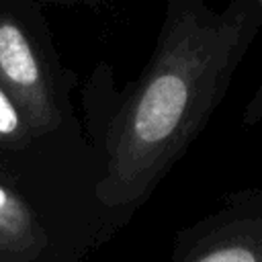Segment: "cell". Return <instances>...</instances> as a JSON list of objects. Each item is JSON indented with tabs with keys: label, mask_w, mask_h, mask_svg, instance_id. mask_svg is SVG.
Returning <instances> with one entry per match:
<instances>
[{
	"label": "cell",
	"mask_w": 262,
	"mask_h": 262,
	"mask_svg": "<svg viewBox=\"0 0 262 262\" xmlns=\"http://www.w3.org/2000/svg\"><path fill=\"white\" fill-rule=\"evenodd\" d=\"M242 123L252 127L256 123H262V78L252 94V98L248 100V104L244 106V113H242Z\"/></svg>",
	"instance_id": "cell-5"
},
{
	"label": "cell",
	"mask_w": 262,
	"mask_h": 262,
	"mask_svg": "<svg viewBox=\"0 0 262 262\" xmlns=\"http://www.w3.org/2000/svg\"><path fill=\"white\" fill-rule=\"evenodd\" d=\"M0 72L35 123L53 121V100L41 63L37 61L27 35L8 20L0 23Z\"/></svg>",
	"instance_id": "cell-3"
},
{
	"label": "cell",
	"mask_w": 262,
	"mask_h": 262,
	"mask_svg": "<svg viewBox=\"0 0 262 262\" xmlns=\"http://www.w3.org/2000/svg\"><path fill=\"white\" fill-rule=\"evenodd\" d=\"M23 217V213H20V209H18V205L14 207V201L10 199V194L4 190V188H0V223H8V219L10 217Z\"/></svg>",
	"instance_id": "cell-6"
},
{
	"label": "cell",
	"mask_w": 262,
	"mask_h": 262,
	"mask_svg": "<svg viewBox=\"0 0 262 262\" xmlns=\"http://www.w3.org/2000/svg\"><path fill=\"white\" fill-rule=\"evenodd\" d=\"M260 4H262V0H260Z\"/></svg>",
	"instance_id": "cell-7"
},
{
	"label": "cell",
	"mask_w": 262,
	"mask_h": 262,
	"mask_svg": "<svg viewBox=\"0 0 262 262\" xmlns=\"http://www.w3.org/2000/svg\"><path fill=\"white\" fill-rule=\"evenodd\" d=\"M18 125H20L18 111L14 108V104L10 102V98L0 88V135L14 133L18 129Z\"/></svg>",
	"instance_id": "cell-4"
},
{
	"label": "cell",
	"mask_w": 262,
	"mask_h": 262,
	"mask_svg": "<svg viewBox=\"0 0 262 262\" xmlns=\"http://www.w3.org/2000/svg\"><path fill=\"white\" fill-rule=\"evenodd\" d=\"M168 262H262V188L227 192L178 229Z\"/></svg>",
	"instance_id": "cell-2"
},
{
	"label": "cell",
	"mask_w": 262,
	"mask_h": 262,
	"mask_svg": "<svg viewBox=\"0 0 262 262\" xmlns=\"http://www.w3.org/2000/svg\"><path fill=\"white\" fill-rule=\"evenodd\" d=\"M262 29L260 0H166L154 51L104 125L100 203L121 223L203 133Z\"/></svg>",
	"instance_id": "cell-1"
}]
</instances>
